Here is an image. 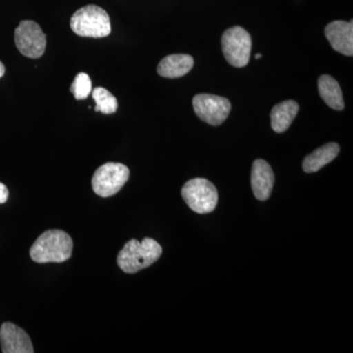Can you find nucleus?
Returning <instances> with one entry per match:
<instances>
[{
	"instance_id": "nucleus-14",
	"label": "nucleus",
	"mask_w": 353,
	"mask_h": 353,
	"mask_svg": "<svg viewBox=\"0 0 353 353\" xmlns=\"http://www.w3.org/2000/svg\"><path fill=\"white\" fill-rule=\"evenodd\" d=\"M340 152V146L336 143H330L310 153L304 159L303 167L306 173H314L333 161Z\"/></svg>"
},
{
	"instance_id": "nucleus-6",
	"label": "nucleus",
	"mask_w": 353,
	"mask_h": 353,
	"mask_svg": "<svg viewBox=\"0 0 353 353\" xmlns=\"http://www.w3.org/2000/svg\"><path fill=\"white\" fill-rule=\"evenodd\" d=\"M222 50L224 57L232 66L245 67L250 62L252 51V37L243 28H230L223 34Z\"/></svg>"
},
{
	"instance_id": "nucleus-11",
	"label": "nucleus",
	"mask_w": 353,
	"mask_h": 353,
	"mask_svg": "<svg viewBox=\"0 0 353 353\" xmlns=\"http://www.w3.org/2000/svg\"><path fill=\"white\" fill-rule=\"evenodd\" d=\"M275 176L270 165L263 159L253 162L252 170V187L253 194L259 201H267L273 190Z\"/></svg>"
},
{
	"instance_id": "nucleus-19",
	"label": "nucleus",
	"mask_w": 353,
	"mask_h": 353,
	"mask_svg": "<svg viewBox=\"0 0 353 353\" xmlns=\"http://www.w3.org/2000/svg\"><path fill=\"white\" fill-rule=\"evenodd\" d=\"M4 74H6V67H4L3 63L0 61V78H2V77L4 76Z\"/></svg>"
},
{
	"instance_id": "nucleus-13",
	"label": "nucleus",
	"mask_w": 353,
	"mask_h": 353,
	"mask_svg": "<svg viewBox=\"0 0 353 353\" xmlns=\"http://www.w3.org/2000/svg\"><path fill=\"white\" fill-rule=\"evenodd\" d=\"M299 105L294 101H285L274 106L271 111V126L276 132H284L289 129L299 113Z\"/></svg>"
},
{
	"instance_id": "nucleus-10",
	"label": "nucleus",
	"mask_w": 353,
	"mask_h": 353,
	"mask_svg": "<svg viewBox=\"0 0 353 353\" xmlns=\"http://www.w3.org/2000/svg\"><path fill=\"white\" fill-rule=\"evenodd\" d=\"M325 34L329 39L332 48L341 54L352 57L353 54V23L345 21H334L325 29Z\"/></svg>"
},
{
	"instance_id": "nucleus-8",
	"label": "nucleus",
	"mask_w": 353,
	"mask_h": 353,
	"mask_svg": "<svg viewBox=\"0 0 353 353\" xmlns=\"http://www.w3.org/2000/svg\"><path fill=\"white\" fill-rule=\"evenodd\" d=\"M199 119L211 126H219L229 116L231 103L225 97L208 94H196L192 101Z\"/></svg>"
},
{
	"instance_id": "nucleus-17",
	"label": "nucleus",
	"mask_w": 353,
	"mask_h": 353,
	"mask_svg": "<svg viewBox=\"0 0 353 353\" xmlns=\"http://www.w3.org/2000/svg\"><path fill=\"white\" fill-rule=\"evenodd\" d=\"M92 81L90 76L85 73H79L71 85V92L77 101H83L88 99L92 92Z\"/></svg>"
},
{
	"instance_id": "nucleus-1",
	"label": "nucleus",
	"mask_w": 353,
	"mask_h": 353,
	"mask_svg": "<svg viewBox=\"0 0 353 353\" xmlns=\"http://www.w3.org/2000/svg\"><path fill=\"white\" fill-rule=\"evenodd\" d=\"M73 241L66 232L48 230L39 236L30 250V256L37 263H61L72 256Z\"/></svg>"
},
{
	"instance_id": "nucleus-15",
	"label": "nucleus",
	"mask_w": 353,
	"mask_h": 353,
	"mask_svg": "<svg viewBox=\"0 0 353 353\" xmlns=\"http://www.w3.org/2000/svg\"><path fill=\"white\" fill-rule=\"evenodd\" d=\"M318 90L323 101L334 110L341 111L345 108L343 92L339 83L329 75H323L318 80Z\"/></svg>"
},
{
	"instance_id": "nucleus-20",
	"label": "nucleus",
	"mask_w": 353,
	"mask_h": 353,
	"mask_svg": "<svg viewBox=\"0 0 353 353\" xmlns=\"http://www.w3.org/2000/svg\"><path fill=\"white\" fill-rule=\"evenodd\" d=\"M255 58H256V59H260V58H261V54L259 53V54H256V57H255Z\"/></svg>"
},
{
	"instance_id": "nucleus-9",
	"label": "nucleus",
	"mask_w": 353,
	"mask_h": 353,
	"mask_svg": "<svg viewBox=\"0 0 353 353\" xmlns=\"http://www.w3.org/2000/svg\"><path fill=\"white\" fill-rule=\"evenodd\" d=\"M0 343L3 353H32V341L24 330L13 323H3L0 328Z\"/></svg>"
},
{
	"instance_id": "nucleus-7",
	"label": "nucleus",
	"mask_w": 353,
	"mask_h": 353,
	"mask_svg": "<svg viewBox=\"0 0 353 353\" xmlns=\"http://www.w3.org/2000/svg\"><path fill=\"white\" fill-rule=\"evenodd\" d=\"M15 44L24 57L38 59L46 48V37L34 21L25 20L15 30Z\"/></svg>"
},
{
	"instance_id": "nucleus-12",
	"label": "nucleus",
	"mask_w": 353,
	"mask_h": 353,
	"mask_svg": "<svg viewBox=\"0 0 353 353\" xmlns=\"http://www.w3.org/2000/svg\"><path fill=\"white\" fill-rule=\"evenodd\" d=\"M194 58L188 54H172L163 58L157 67V73L164 78L175 79L187 75L194 67Z\"/></svg>"
},
{
	"instance_id": "nucleus-2",
	"label": "nucleus",
	"mask_w": 353,
	"mask_h": 353,
	"mask_svg": "<svg viewBox=\"0 0 353 353\" xmlns=\"http://www.w3.org/2000/svg\"><path fill=\"white\" fill-rule=\"evenodd\" d=\"M162 254V248L153 239L128 241L117 257V264L125 273L134 274L148 268L157 262Z\"/></svg>"
},
{
	"instance_id": "nucleus-4",
	"label": "nucleus",
	"mask_w": 353,
	"mask_h": 353,
	"mask_svg": "<svg viewBox=\"0 0 353 353\" xmlns=\"http://www.w3.org/2000/svg\"><path fill=\"white\" fill-rule=\"evenodd\" d=\"M182 196L188 206L199 214L212 212L218 203L217 189L203 178L190 180L183 185Z\"/></svg>"
},
{
	"instance_id": "nucleus-3",
	"label": "nucleus",
	"mask_w": 353,
	"mask_h": 353,
	"mask_svg": "<svg viewBox=\"0 0 353 353\" xmlns=\"http://www.w3.org/2000/svg\"><path fill=\"white\" fill-rule=\"evenodd\" d=\"M71 29L83 38H105L111 32L110 18L101 7L87 6L72 16Z\"/></svg>"
},
{
	"instance_id": "nucleus-16",
	"label": "nucleus",
	"mask_w": 353,
	"mask_h": 353,
	"mask_svg": "<svg viewBox=\"0 0 353 353\" xmlns=\"http://www.w3.org/2000/svg\"><path fill=\"white\" fill-rule=\"evenodd\" d=\"M92 99H94L97 106L95 111L103 114H113L117 111L118 101L110 92L106 88L99 87L92 92Z\"/></svg>"
},
{
	"instance_id": "nucleus-5",
	"label": "nucleus",
	"mask_w": 353,
	"mask_h": 353,
	"mask_svg": "<svg viewBox=\"0 0 353 353\" xmlns=\"http://www.w3.org/2000/svg\"><path fill=\"white\" fill-rule=\"evenodd\" d=\"M130 170L122 163H108L102 165L92 176V190L97 196L110 197L115 196L129 181Z\"/></svg>"
},
{
	"instance_id": "nucleus-18",
	"label": "nucleus",
	"mask_w": 353,
	"mask_h": 353,
	"mask_svg": "<svg viewBox=\"0 0 353 353\" xmlns=\"http://www.w3.org/2000/svg\"><path fill=\"white\" fill-rule=\"evenodd\" d=\"M9 192L4 183H0V204L6 203L8 199Z\"/></svg>"
}]
</instances>
